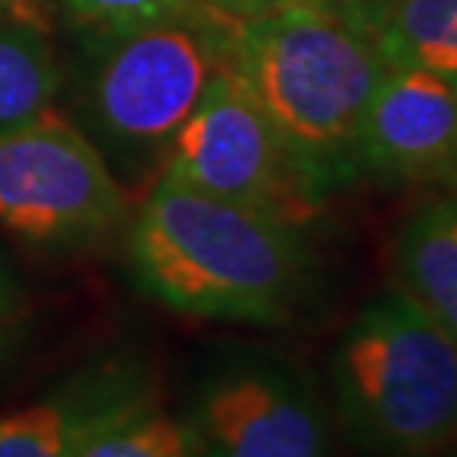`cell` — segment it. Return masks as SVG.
Here are the masks:
<instances>
[{"mask_svg": "<svg viewBox=\"0 0 457 457\" xmlns=\"http://www.w3.org/2000/svg\"><path fill=\"white\" fill-rule=\"evenodd\" d=\"M33 0H0V15L6 12H18V9H30Z\"/></svg>", "mask_w": 457, "mask_h": 457, "instance_id": "19", "label": "cell"}, {"mask_svg": "<svg viewBox=\"0 0 457 457\" xmlns=\"http://www.w3.org/2000/svg\"><path fill=\"white\" fill-rule=\"evenodd\" d=\"M457 148V77L386 65L366 104L357 139L360 178L436 180Z\"/></svg>", "mask_w": 457, "mask_h": 457, "instance_id": "8", "label": "cell"}, {"mask_svg": "<svg viewBox=\"0 0 457 457\" xmlns=\"http://www.w3.org/2000/svg\"><path fill=\"white\" fill-rule=\"evenodd\" d=\"M187 422L198 457H334L307 378L266 352H233L201 378Z\"/></svg>", "mask_w": 457, "mask_h": 457, "instance_id": "7", "label": "cell"}, {"mask_svg": "<svg viewBox=\"0 0 457 457\" xmlns=\"http://www.w3.org/2000/svg\"><path fill=\"white\" fill-rule=\"evenodd\" d=\"M77 33H115L195 12L204 0H56Z\"/></svg>", "mask_w": 457, "mask_h": 457, "instance_id": "14", "label": "cell"}, {"mask_svg": "<svg viewBox=\"0 0 457 457\" xmlns=\"http://www.w3.org/2000/svg\"><path fill=\"white\" fill-rule=\"evenodd\" d=\"M330 386L363 457H436L457 445V343L404 289L369 298L345 325Z\"/></svg>", "mask_w": 457, "mask_h": 457, "instance_id": "4", "label": "cell"}, {"mask_svg": "<svg viewBox=\"0 0 457 457\" xmlns=\"http://www.w3.org/2000/svg\"><path fill=\"white\" fill-rule=\"evenodd\" d=\"M375 45L386 65L457 77V0H393Z\"/></svg>", "mask_w": 457, "mask_h": 457, "instance_id": "12", "label": "cell"}, {"mask_svg": "<svg viewBox=\"0 0 457 457\" xmlns=\"http://www.w3.org/2000/svg\"><path fill=\"white\" fill-rule=\"evenodd\" d=\"M145 395L133 366H92L45 402L0 416V457H77L95 428Z\"/></svg>", "mask_w": 457, "mask_h": 457, "instance_id": "9", "label": "cell"}, {"mask_svg": "<svg viewBox=\"0 0 457 457\" xmlns=\"http://www.w3.org/2000/svg\"><path fill=\"white\" fill-rule=\"evenodd\" d=\"M21 304V289H18V280L12 275V269L6 266L4 257H0V322L9 319Z\"/></svg>", "mask_w": 457, "mask_h": 457, "instance_id": "17", "label": "cell"}, {"mask_svg": "<svg viewBox=\"0 0 457 457\" xmlns=\"http://www.w3.org/2000/svg\"><path fill=\"white\" fill-rule=\"evenodd\" d=\"M233 21L195 12L115 33H80L65 74L71 119L124 187L160 178L174 139L228 62Z\"/></svg>", "mask_w": 457, "mask_h": 457, "instance_id": "3", "label": "cell"}, {"mask_svg": "<svg viewBox=\"0 0 457 457\" xmlns=\"http://www.w3.org/2000/svg\"><path fill=\"white\" fill-rule=\"evenodd\" d=\"M436 183H443L445 189L452 192V195H457V148L449 160H445V165L440 169V174H436Z\"/></svg>", "mask_w": 457, "mask_h": 457, "instance_id": "18", "label": "cell"}, {"mask_svg": "<svg viewBox=\"0 0 457 457\" xmlns=\"http://www.w3.org/2000/svg\"><path fill=\"white\" fill-rule=\"evenodd\" d=\"M307 4L319 6L322 12L334 15L337 21L375 38V30L381 27L393 0H307Z\"/></svg>", "mask_w": 457, "mask_h": 457, "instance_id": "15", "label": "cell"}, {"mask_svg": "<svg viewBox=\"0 0 457 457\" xmlns=\"http://www.w3.org/2000/svg\"><path fill=\"white\" fill-rule=\"evenodd\" d=\"M130 189L56 106L0 133V228L38 248H92L128 228Z\"/></svg>", "mask_w": 457, "mask_h": 457, "instance_id": "5", "label": "cell"}, {"mask_svg": "<svg viewBox=\"0 0 457 457\" xmlns=\"http://www.w3.org/2000/svg\"><path fill=\"white\" fill-rule=\"evenodd\" d=\"M157 180L298 228H307L322 210L307 195L284 145L228 62L178 133Z\"/></svg>", "mask_w": 457, "mask_h": 457, "instance_id": "6", "label": "cell"}, {"mask_svg": "<svg viewBox=\"0 0 457 457\" xmlns=\"http://www.w3.org/2000/svg\"><path fill=\"white\" fill-rule=\"evenodd\" d=\"M393 271L398 289L457 343V195L428 198L402 219Z\"/></svg>", "mask_w": 457, "mask_h": 457, "instance_id": "10", "label": "cell"}, {"mask_svg": "<svg viewBox=\"0 0 457 457\" xmlns=\"http://www.w3.org/2000/svg\"><path fill=\"white\" fill-rule=\"evenodd\" d=\"M6 348H9V334H6L4 328H0V357L6 354Z\"/></svg>", "mask_w": 457, "mask_h": 457, "instance_id": "20", "label": "cell"}, {"mask_svg": "<svg viewBox=\"0 0 457 457\" xmlns=\"http://www.w3.org/2000/svg\"><path fill=\"white\" fill-rule=\"evenodd\" d=\"M65 68L33 9L0 15V133L21 128L56 106Z\"/></svg>", "mask_w": 457, "mask_h": 457, "instance_id": "11", "label": "cell"}, {"mask_svg": "<svg viewBox=\"0 0 457 457\" xmlns=\"http://www.w3.org/2000/svg\"><path fill=\"white\" fill-rule=\"evenodd\" d=\"M128 266L160 304L228 322H287L310 287L304 228L169 180L133 210Z\"/></svg>", "mask_w": 457, "mask_h": 457, "instance_id": "1", "label": "cell"}, {"mask_svg": "<svg viewBox=\"0 0 457 457\" xmlns=\"http://www.w3.org/2000/svg\"><path fill=\"white\" fill-rule=\"evenodd\" d=\"M230 71L266 115L319 207L360 178L357 139L384 56L307 0L233 24Z\"/></svg>", "mask_w": 457, "mask_h": 457, "instance_id": "2", "label": "cell"}, {"mask_svg": "<svg viewBox=\"0 0 457 457\" xmlns=\"http://www.w3.org/2000/svg\"><path fill=\"white\" fill-rule=\"evenodd\" d=\"M77 457H198L187 416L165 413L151 395L95 428Z\"/></svg>", "mask_w": 457, "mask_h": 457, "instance_id": "13", "label": "cell"}, {"mask_svg": "<svg viewBox=\"0 0 457 457\" xmlns=\"http://www.w3.org/2000/svg\"><path fill=\"white\" fill-rule=\"evenodd\" d=\"M289 0H204V6L212 9L216 15L228 18L233 24H242V21H251V18H260L271 12V9L284 6Z\"/></svg>", "mask_w": 457, "mask_h": 457, "instance_id": "16", "label": "cell"}]
</instances>
